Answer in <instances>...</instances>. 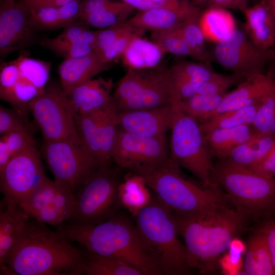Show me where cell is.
<instances>
[{"label":"cell","mask_w":275,"mask_h":275,"mask_svg":"<svg viewBox=\"0 0 275 275\" xmlns=\"http://www.w3.org/2000/svg\"><path fill=\"white\" fill-rule=\"evenodd\" d=\"M200 15L184 21L180 25L179 29L183 39L192 51L193 58L210 64L213 59L206 45V37L199 23Z\"/></svg>","instance_id":"cell-34"},{"label":"cell","mask_w":275,"mask_h":275,"mask_svg":"<svg viewBox=\"0 0 275 275\" xmlns=\"http://www.w3.org/2000/svg\"><path fill=\"white\" fill-rule=\"evenodd\" d=\"M249 169L268 178L275 177V144L267 155Z\"/></svg>","instance_id":"cell-48"},{"label":"cell","mask_w":275,"mask_h":275,"mask_svg":"<svg viewBox=\"0 0 275 275\" xmlns=\"http://www.w3.org/2000/svg\"><path fill=\"white\" fill-rule=\"evenodd\" d=\"M152 1H155V2H165V1H169V0H152Z\"/></svg>","instance_id":"cell-59"},{"label":"cell","mask_w":275,"mask_h":275,"mask_svg":"<svg viewBox=\"0 0 275 275\" xmlns=\"http://www.w3.org/2000/svg\"><path fill=\"white\" fill-rule=\"evenodd\" d=\"M133 9L124 2L113 1L101 10L81 16L79 20L89 26L106 29L126 21Z\"/></svg>","instance_id":"cell-33"},{"label":"cell","mask_w":275,"mask_h":275,"mask_svg":"<svg viewBox=\"0 0 275 275\" xmlns=\"http://www.w3.org/2000/svg\"><path fill=\"white\" fill-rule=\"evenodd\" d=\"M209 0H194L193 3L198 6L199 5H204L207 3Z\"/></svg>","instance_id":"cell-58"},{"label":"cell","mask_w":275,"mask_h":275,"mask_svg":"<svg viewBox=\"0 0 275 275\" xmlns=\"http://www.w3.org/2000/svg\"><path fill=\"white\" fill-rule=\"evenodd\" d=\"M31 217L14 202L6 198L0 203V264L4 263L23 225Z\"/></svg>","instance_id":"cell-24"},{"label":"cell","mask_w":275,"mask_h":275,"mask_svg":"<svg viewBox=\"0 0 275 275\" xmlns=\"http://www.w3.org/2000/svg\"><path fill=\"white\" fill-rule=\"evenodd\" d=\"M244 31L252 42L267 51L275 47V16L262 0L248 6L243 12Z\"/></svg>","instance_id":"cell-21"},{"label":"cell","mask_w":275,"mask_h":275,"mask_svg":"<svg viewBox=\"0 0 275 275\" xmlns=\"http://www.w3.org/2000/svg\"><path fill=\"white\" fill-rule=\"evenodd\" d=\"M20 206L31 218L58 226L72 217L76 196L70 188L47 177Z\"/></svg>","instance_id":"cell-13"},{"label":"cell","mask_w":275,"mask_h":275,"mask_svg":"<svg viewBox=\"0 0 275 275\" xmlns=\"http://www.w3.org/2000/svg\"><path fill=\"white\" fill-rule=\"evenodd\" d=\"M94 50L93 45L80 41L78 37L71 43L63 54L65 59L77 58L88 55Z\"/></svg>","instance_id":"cell-49"},{"label":"cell","mask_w":275,"mask_h":275,"mask_svg":"<svg viewBox=\"0 0 275 275\" xmlns=\"http://www.w3.org/2000/svg\"><path fill=\"white\" fill-rule=\"evenodd\" d=\"M147 74L146 85L140 95L124 103L117 113L154 108L172 103L173 91L167 70H147Z\"/></svg>","instance_id":"cell-18"},{"label":"cell","mask_w":275,"mask_h":275,"mask_svg":"<svg viewBox=\"0 0 275 275\" xmlns=\"http://www.w3.org/2000/svg\"><path fill=\"white\" fill-rule=\"evenodd\" d=\"M14 61L21 75L43 92L49 77V66L46 63L24 56Z\"/></svg>","instance_id":"cell-41"},{"label":"cell","mask_w":275,"mask_h":275,"mask_svg":"<svg viewBox=\"0 0 275 275\" xmlns=\"http://www.w3.org/2000/svg\"><path fill=\"white\" fill-rule=\"evenodd\" d=\"M111 63L103 62L94 51L84 57L65 59L59 68L61 85L65 93L107 70Z\"/></svg>","instance_id":"cell-22"},{"label":"cell","mask_w":275,"mask_h":275,"mask_svg":"<svg viewBox=\"0 0 275 275\" xmlns=\"http://www.w3.org/2000/svg\"><path fill=\"white\" fill-rule=\"evenodd\" d=\"M269 8L275 16V0H262Z\"/></svg>","instance_id":"cell-55"},{"label":"cell","mask_w":275,"mask_h":275,"mask_svg":"<svg viewBox=\"0 0 275 275\" xmlns=\"http://www.w3.org/2000/svg\"><path fill=\"white\" fill-rule=\"evenodd\" d=\"M36 144L14 155L0 169L4 197L20 205L46 178Z\"/></svg>","instance_id":"cell-12"},{"label":"cell","mask_w":275,"mask_h":275,"mask_svg":"<svg viewBox=\"0 0 275 275\" xmlns=\"http://www.w3.org/2000/svg\"><path fill=\"white\" fill-rule=\"evenodd\" d=\"M174 109L169 104L160 107L117 113L118 127L143 136L166 135L171 129Z\"/></svg>","instance_id":"cell-16"},{"label":"cell","mask_w":275,"mask_h":275,"mask_svg":"<svg viewBox=\"0 0 275 275\" xmlns=\"http://www.w3.org/2000/svg\"><path fill=\"white\" fill-rule=\"evenodd\" d=\"M120 183L111 164L100 166L75 192V209L69 222L94 225L116 214L122 207Z\"/></svg>","instance_id":"cell-8"},{"label":"cell","mask_w":275,"mask_h":275,"mask_svg":"<svg viewBox=\"0 0 275 275\" xmlns=\"http://www.w3.org/2000/svg\"><path fill=\"white\" fill-rule=\"evenodd\" d=\"M274 80V76L264 73L244 79L239 84L235 90L225 95L220 105L210 114L208 119L261 101Z\"/></svg>","instance_id":"cell-20"},{"label":"cell","mask_w":275,"mask_h":275,"mask_svg":"<svg viewBox=\"0 0 275 275\" xmlns=\"http://www.w3.org/2000/svg\"><path fill=\"white\" fill-rule=\"evenodd\" d=\"M111 79L102 77L85 81L65 93L74 116L103 109L114 104Z\"/></svg>","instance_id":"cell-17"},{"label":"cell","mask_w":275,"mask_h":275,"mask_svg":"<svg viewBox=\"0 0 275 275\" xmlns=\"http://www.w3.org/2000/svg\"><path fill=\"white\" fill-rule=\"evenodd\" d=\"M251 126L256 134L275 136V76Z\"/></svg>","instance_id":"cell-38"},{"label":"cell","mask_w":275,"mask_h":275,"mask_svg":"<svg viewBox=\"0 0 275 275\" xmlns=\"http://www.w3.org/2000/svg\"><path fill=\"white\" fill-rule=\"evenodd\" d=\"M119 186V196L122 206L134 216L151 200V195L143 178L132 174Z\"/></svg>","instance_id":"cell-30"},{"label":"cell","mask_w":275,"mask_h":275,"mask_svg":"<svg viewBox=\"0 0 275 275\" xmlns=\"http://www.w3.org/2000/svg\"><path fill=\"white\" fill-rule=\"evenodd\" d=\"M274 144L275 136L256 134L234 149L227 158L249 168L261 161Z\"/></svg>","instance_id":"cell-28"},{"label":"cell","mask_w":275,"mask_h":275,"mask_svg":"<svg viewBox=\"0 0 275 275\" xmlns=\"http://www.w3.org/2000/svg\"><path fill=\"white\" fill-rule=\"evenodd\" d=\"M262 228L265 234L275 274V222H268Z\"/></svg>","instance_id":"cell-52"},{"label":"cell","mask_w":275,"mask_h":275,"mask_svg":"<svg viewBox=\"0 0 275 275\" xmlns=\"http://www.w3.org/2000/svg\"><path fill=\"white\" fill-rule=\"evenodd\" d=\"M172 215L184 240L189 268L205 274L217 271L222 255L243 232L246 217L228 204L197 214Z\"/></svg>","instance_id":"cell-2"},{"label":"cell","mask_w":275,"mask_h":275,"mask_svg":"<svg viewBox=\"0 0 275 275\" xmlns=\"http://www.w3.org/2000/svg\"><path fill=\"white\" fill-rule=\"evenodd\" d=\"M243 271L248 275H273L270 253L262 228L249 239L243 262Z\"/></svg>","instance_id":"cell-27"},{"label":"cell","mask_w":275,"mask_h":275,"mask_svg":"<svg viewBox=\"0 0 275 275\" xmlns=\"http://www.w3.org/2000/svg\"><path fill=\"white\" fill-rule=\"evenodd\" d=\"M212 57L224 68L244 80L263 73L268 62L267 51L258 47L244 30L238 28L216 42Z\"/></svg>","instance_id":"cell-11"},{"label":"cell","mask_w":275,"mask_h":275,"mask_svg":"<svg viewBox=\"0 0 275 275\" xmlns=\"http://www.w3.org/2000/svg\"><path fill=\"white\" fill-rule=\"evenodd\" d=\"M226 94L206 95L196 94L187 99L172 104H176L180 111L200 123L207 120L218 107Z\"/></svg>","instance_id":"cell-36"},{"label":"cell","mask_w":275,"mask_h":275,"mask_svg":"<svg viewBox=\"0 0 275 275\" xmlns=\"http://www.w3.org/2000/svg\"><path fill=\"white\" fill-rule=\"evenodd\" d=\"M181 24L167 30L152 31L151 41L158 44L165 53L193 58L192 51L181 34Z\"/></svg>","instance_id":"cell-39"},{"label":"cell","mask_w":275,"mask_h":275,"mask_svg":"<svg viewBox=\"0 0 275 275\" xmlns=\"http://www.w3.org/2000/svg\"><path fill=\"white\" fill-rule=\"evenodd\" d=\"M113 2L112 0H83L81 3V16L101 10Z\"/></svg>","instance_id":"cell-51"},{"label":"cell","mask_w":275,"mask_h":275,"mask_svg":"<svg viewBox=\"0 0 275 275\" xmlns=\"http://www.w3.org/2000/svg\"><path fill=\"white\" fill-rule=\"evenodd\" d=\"M164 53L155 42L138 36L131 40L122 58L123 63L128 68L147 70L157 66Z\"/></svg>","instance_id":"cell-26"},{"label":"cell","mask_w":275,"mask_h":275,"mask_svg":"<svg viewBox=\"0 0 275 275\" xmlns=\"http://www.w3.org/2000/svg\"><path fill=\"white\" fill-rule=\"evenodd\" d=\"M200 14L198 7L188 1L177 9L159 8L139 11L127 21L135 28L156 31L174 28Z\"/></svg>","instance_id":"cell-19"},{"label":"cell","mask_w":275,"mask_h":275,"mask_svg":"<svg viewBox=\"0 0 275 275\" xmlns=\"http://www.w3.org/2000/svg\"><path fill=\"white\" fill-rule=\"evenodd\" d=\"M171 160L141 175L147 186L173 213H204L230 202L218 187H201L185 178Z\"/></svg>","instance_id":"cell-5"},{"label":"cell","mask_w":275,"mask_h":275,"mask_svg":"<svg viewBox=\"0 0 275 275\" xmlns=\"http://www.w3.org/2000/svg\"><path fill=\"white\" fill-rule=\"evenodd\" d=\"M211 180L246 217L260 216L275 204V177L264 176L228 158L214 162Z\"/></svg>","instance_id":"cell-6"},{"label":"cell","mask_w":275,"mask_h":275,"mask_svg":"<svg viewBox=\"0 0 275 275\" xmlns=\"http://www.w3.org/2000/svg\"><path fill=\"white\" fill-rule=\"evenodd\" d=\"M30 10L21 2L1 0L0 53L3 57L26 46L32 38Z\"/></svg>","instance_id":"cell-15"},{"label":"cell","mask_w":275,"mask_h":275,"mask_svg":"<svg viewBox=\"0 0 275 275\" xmlns=\"http://www.w3.org/2000/svg\"><path fill=\"white\" fill-rule=\"evenodd\" d=\"M44 140L66 138L76 131L74 119L62 86L49 84L28 104Z\"/></svg>","instance_id":"cell-14"},{"label":"cell","mask_w":275,"mask_h":275,"mask_svg":"<svg viewBox=\"0 0 275 275\" xmlns=\"http://www.w3.org/2000/svg\"><path fill=\"white\" fill-rule=\"evenodd\" d=\"M134 217L140 240L161 274H190L185 247L179 239L172 213L156 196Z\"/></svg>","instance_id":"cell-4"},{"label":"cell","mask_w":275,"mask_h":275,"mask_svg":"<svg viewBox=\"0 0 275 275\" xmlns=\"http://www.w3.org/2000/svg\"><path fill=\"white\" fill-rule=\"evenodd\" d=\"M85 251L83 274L143 275L140 271L122 260Z\"/></svg>","instance_id":"cell-29"},{"label":"cell","mask_w":275,"mask_h":275,"mask_svg":"<svg viewBox=\"0 0 275 275\" xmlns=\"http://www.w3.org/2000/svg\"><path fill=\"white\" fill-rule=\"evenodd\" d=\"M99 111L75 116L74 119L76 129L81 142L102 166Z\"/></svg>","instance_id":"cell-32"},{"label":"cell","mask_w":275,"mask_h":275,"mask_svg":"<svg viewBox=\"0 0 275 275\" xmlns=\"http://www.w3.org/2000/svg\"><path fill=\"white\" fill-rule=\"evenodd\" d=\"M1 136L6 141L12 157L36 144L31 128L13 131Z\"/></svg>","instance_id":"cell-46"},{"label":"cell","mask_w":275,"mask_h":275,"mask_svg":"<svg viewBox=\"0 0 275 275\" xmlns=\"http://www.w3.org/2000/svg\"><path fill=\"white\" fill-rule=\"evenodd\" d=\"M44 0H22L21 3L29 9L38 2Z\"/></svg>","instance_id":"cell-57"},{"label":"cell","mask_w":275,"mask_h":275,"mask_svg":"<svg viewBox=\"0 0 275 275\" xmlns=\"http://www.w3.org/2000/svg\"><path fill=\"white\" fill-rule=\"evenodd\" d=\"M57 227L72 241L88 251L122 260L143 275L161 274L144 249L134 223L124 213L118 212L94 225L67 222Z\"/></svg>","instance_id":"cell-3"},{"label":"cell","mask_w":275,"mask_h":275,"mask_svg":"<svg viewBox=\"0 0 275 275\" xmlns=\"http://www.w3.org/2000/svg\"><path fill=\"white\" fill-rule=\"evenodd\" d=\"M174 118L170 130V160L191 173L203 186L217 187L211 180L213 157L204 141L198 121L172 104Z\"/></svg>","instance_id":"cell-7"},{"label":"cell","mask_w":275,"mask_h":275,"mask_svg":"<svg viewBox=\"0 0 275 275\" xmlns=\"http://www.w3.org/2000/svg\"><path fill=\"white\" fill-rule=\"evenodd\" d=\"M167 70L171 78L187 79L201 85L216 72L209 64L188 61L176 63Z\"/></svg>","instance_id":"cell-40"},{"label":"cell","mask_w":275,"mask_h":275,"mask_svg":"<svg viewBox=\"0 0 275 275\" xmlns=\"http://www.w3.org/2000/svg\"><path fill=\"white\" fill-rule=\"evenodd\" d=\"M249 0H209L206 7H219L243 12L248 6Z\"/></svg>","instance_id":"cell-50"},{"label":"cell","mask_w":275,"mask_h":275,"mask_svg":"<svg viewBox=\"0 0 275 275\" xmlns=\"http://www.w3.org/2000/svg\"><path fill=\"white\" fill-rule=\"evenodd\" d=\"M88 30L89 26L79 19L65 26L63 31L56 37L43 40L40 44L59 55H63L69 46L81 33Z\"/></svg>","instance_id":"cell-42"},{"label":"cell","mask_w":275,"mask_h":275,"mask_svg":"<svg viewBox=\"0 0 275 275\" xmlns=\"http://www.w3.org/2000/svg\"><path fill=\"white\" fill-rule=\"evenodd\" d=\"M262 100L246 107L218 114L199 123L202 133L216 128L252 125Z\"/></svg>","instance_id":"cell-31"},{"label":"cell","mask_w":275,"mask_h":275,"mask_svg":"<svg viewBox=\"0 0 275 275\" xmlns=\"http://www.w3.org/2000/svg\"><path fill=\"white\" fill-rule=\"evenodd\" d=\"M116 115L114 105L99 111L102 166L110 165L112 161V151L118 129Z\"/></svg>","instance_id":"cell-37"},{"label":"cell","mask_w":275,"mask_h":275,"mask_svg":"<svg viewBox=\"0 0 275 275\" xmlns=\"http://www.w3.org/2000/svg\"><path fill=\"white\" fill-rule=\"evenodd\" d=\"M30 219L20 230L4 263L19 275L83 274L85 250L60 230Z\"/></svg>","instance_id":"cell-1"},{"label":"cell","mask_w":275,"mask_h":275,"mask_svg":"<svg viewBox=\"0 0 275 275\" xmlns=\"http://www.w3.org/2000/svg\"><path fill=\"white\" fill-rule=\"evenodd\" d=\"M42 152L54 180L74 193L101 166L82 144L76 129L64 139L44 140Z\"/></svg>","instance_id":"cell-9"},{"label":"cell","mask_w":275,"mask_h":275,"mask_svg":"<svg viewBox=\"0 0 275 275\" xmlns=\"http://www.w3.org/2000/svg\"><path fill=\"white\" fill-rule=\"evenodd\" d=\"M146 70L128 68L118 82L113 96L116 111L124 103L141 93L147 81Z\"/></svg>","instance_id":"cell-35"},{"label":"cell","mask_w":275,"mask_h":275,"mask_svg":"<svg viewBox=\"0 0 275 275\" xmlns=\"http://www.w3.org/2000/svg\"><path fill=\"white\" fill-rule=\"evenodd\" d=\"M98 31V40L109 43L130 35L142 36L145 30L136 28L127 21Z\"/></svg>","instance_id":"cell-45"},{"label":"cell","mask_w":275,"mask_h":275,"mask_svg":"<svg viewBox=\"0 0 275 275\" xmlns=\"http://www.w3.org/2000/svg\"><path fill=\"white\" fill-rule=\"evenodd\" d=\"M268 62L273 63L275 66V47L267 50Z\"/></svg>","instance_id":"cell-56"},{"label":"cell","mask_w":275,"mask_h":275,"mask_svg":"<svg viewBox=\"0 0 275 275\" xmlns=\"http://www.w3.org/2000/svg\"><path fill=\"white\" fill-rule=\"evenodd\" d=\"M12 155L6 141L0 139V169H2L11 158Z\"/></svg>","instance_id":"cell-54"},{"label":"cell","mask_w":275,"mask_h":275,"mask_svg":"<svg viewBox=\"0 0 275 275\" xmlns=\"http://www.w3.org/2000/svg\"><path fill=\"white\" fill-rule=\"evenodd\" d=\"M169 159L166 135L143 136L118 127L112 159L120 168L141 175Z\"/></svg>","instance_id":"cell-10"},{"label":"cell","mask_w":275,"mask_h":275,"mask_svg":"<svg viewBox=\"0 0 275 275\" xmlns=\"http://www.w3.org/2000/svg\"><path fill=\"white\" fill-rule=\"evenodd\" d=\"M243 80L242 78L234 74L225 75L215 72L201 85L196 94L206 95L226 94L230 88Z\"/></svg>","instance_id":"cell-43"},{"label":"cell","mask_w":275,"mask_h":275,"mask_svg":"<svg viewBox=\"0 0 275 275\" xmlns=\"http://www.w3.org/2000/svg\"><path fill=\"white\" fill-rule=\"evenodd\" d=\"M134 9L139 11H145L159 8L172 9L179 8L185 5L188 0H169L162 2H155L152 0H121Z\"/></svg>","instance_id":"cell-47"},{"label":"cell","mask_w":275,"mask_h":275,"mask_svg":"<svg viewBox=\"0 0 275 275\" xmlns=\"http://www.w3.org/2000/svg\"><path fill=\"white\" fill-rule=\"evenodd\" d=\"M81 1L75 0L61 7H41L30 10L33 30H54L64 28L81 17Z\"/></svg>","instance_id":"cell-25"},{"label":"cell","mask_w":275,"mask_h":275,"mask_svg":"<svg viewBox=\"0 0 275 275\" xmlns=\"http://www.w3.org/2000/svg\"><path fill=\"white\" fill-rule=\"evenodd\" d=\"M202 134L211 155L217 159L228 158L234 149L256 134L251 125L216 128Z\"/></svg>","instance_id":"cell-23"},{"label":"cell","mask_w":275,"mask_h":275,"mask_svg":"<svg viewBox=\"0 0 275 275\" xmlns=\"http://www.w3.org/2000/svg\"><path fill=\"white\" fill-rule=\"evenodd\" d=\"M74 1L75 0H44L35 4L29 10L41 7H61Z\"/></svg>","instance_id":"cell-53"},{"label":"cell","mask_w":275,"mask_h":275,"mask_svg":"<svg viewBox=\"0 0 275 275\" xmlns=\"http://www.w3.org/2000/svg\"><path fill=\"white\" fill-rule=\"evenodd\" d=\"M31 128L28 117L14 108L0 106V134L1 136L10 132Z\"/></svg>","instance_id":"cell-44"}]
</instances>
